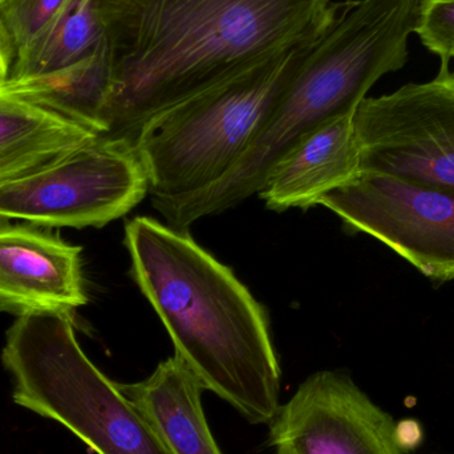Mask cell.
<instances>
[{
    "label": "cell",
    "instance_id": "1",
    "mask_svg": "<svg viewBox=\"0 0 454 454\" xmlns=\"http://www.w3.org/2000/svg\"><path fill=\"white\" fill-rule=\"evenodd\" d=\"M112 64L103 133L135 144L148 120L306 44L331 0H98Z\"/></svg>",
    "mask_w": 454,
    "mask_h": 454
},
{
    "label": "cell",
    "instance_id": "2",
    "mask_svg": "<svg viewBox=\"0 0 454 454\" xmlns=\"http://www.w3.org/2000/svg\"><path fill=\"white\" fill-rule=\"evenodd\" d=\"M124 245L130 275L175 355L246 420L271 423L280 408V367L266 309L189 230L136 217L125 225Z\"/></svg>",
    "mask_w": 454,
    "mask_h": 454
},
{
    "label": "cell",
    "instance_id": "3",
    "mask_svg": "<svg viewBox=\"0 0 454 454\" xmlns=\"http://www.w3.org/2000/svg\"><path fill=\"white\" fill-rule=\"evenodd\" d=\"M419 0H347L299 56L271 114L250 146L271 165L304 133L352 114L381 77L408 60Z\"/></svg>",
    "mask_w": 454,
    "mask_h": 454
},
{
    "label": "cell",
    "instance_id": "4",
    "mask_svg": "<svg viewBox=\"0 0 454 454\" xmlns=\"http://www.w3.org/2000/svg\"><path fill=\"white\" fill-rule=\"evenodd\" d=\"M16 404L58 421L98 454H169L140 411L82 351L72 314L29 315L5 335Z\"/></svg>",
    "mask_w": 454,
    "mask_h": 454
},
{
    "label": "cell",
    "instance_id": "5",
    "mask_svg": "<svg viewBox=\"0 0 454 454\" xmlns=\"http://www.w3.org/2000/svg\"><path fill=\"white\" fill-rule=\"evenodd\" d=\"M309 43L148 120L135 145L152 200L191 196L223 180L266 124Z\"/></svg>",
    "mask_w": 454,
    "mask_h": 454
},
{
    "label": "cell",
    "instance_id": "6",
    "mask_svg": "<svg viewBox=\"0 0 454 454\" xmlns=\"http://www.w3.org/2000/svg\"><path fill=\"white\" fill-rule=\"evenodd\" d=\"M149 193L135 144L96 136L68 156L0 184V220L43 227H104Z\"/></svg>",
    "mask_w": 454,
    "mask_h": 454
},
{
    "label": "cell",
    "instance_id": "7",
    "mask_svg": "<svg viewBox=\"0 0 454 454\" xmlns=\"http://www.w3.org/2000/svg\"><path fill=\"white\" fill-rule=\"evenodd\" d=\"M360 172L454 193V72L365 98L354 114Z\"/></svg>",
    "mask_w": 454,
    "mask_h": 454
},
{
    "label": "cell",
    "instance_id": "8",
    "mask_svg": "<svg viewBox=\"0 0 454 454\" xmlns=\"http://www.w3.org/2000/svg\"><path fill=\"white\" fill-rule=\"evenodd\" d=\"M317 207L383 242L434 282L454 279V193L360 172Z\"/></svg>",
    "mask_w": 454,
    "mask_h": 454
},
{
    "label": "cell",
    "instance_id": "9",
    "mask_svg": "<svg viewBox=\"0 0 454 454\" xmlns=\"http://www.w3.org/2000/svg\"><path fill=\"white\" fill-rule=\"evenodd\" d=\"M270 424L277 454H407L396 421L339 371L306 379Z\"/></svg>",
    "mask_w": 454,
    "mask_h": 454
},
{
    "label": "cell",
    "instance_id": "10",
    "mask_svg": "<svg viewBox=\"0 0 454 454\" xmlns=\"http://www.w3.org/2000/svg\"><path fill=\"white\" fill-rule=\"evenodd\" d=\"M87 303L80 246L48 227L0 220V312L72 314Z\"/></svg>",
    "mask_w": 454,
    "mask_h": 454
},
{
    "label": "cell",
    "instance_id": "11",
    "mask_svg": "<svg viewBox=\"0 0 454 454\" xmlns=\"http://www.w3.org/2000/svg\"><path fill=\"white\" fill-rule=\"evenodd\" d=\"M354 114L325 120L275 160L258 193L270 210L317 207L323 196L359 175Z\"/></svg>",
    "mask_w": 454,
    "mask_h": 454
},
{
    "label": "cell",
    "instance_id": "12",
    "mask_svg": "<svg viewBox=\"0 0 454 454\" xmlns=\"http://www.w3.org/2000/svg\"><path fill=\"white\" fill-rule=\"evenodd\" d=\"M140 411L169 454H223L202 408L199 379L175 355L138 383H116Z\"/></svg>",
    "mask_w": 454,
    "mask_h": 454
},
{
    "label": "cell",
    "instance_id": "13",
    "mask_svg": "<svg viewBox=\"0 0 454 454\" xmlns=\"http://www.w3.org/2000/svg\"><path fill=\"white\" fill-rule=\"evenodd\" d=\"M96 136L0 87V184L52 164Z\"/></svg>",
    "mask_w": 454,
    "mask_h": 454
},
{
    "label": "cell",
    "instance_id": "14",
    "mask_svg": "<svg viewBox=\"0 0 454 454\" xmlns=\"http://www.w3.org/2000/svg\"><path fill=\"white\" fill-rule=\"evenodd\" d=\"M111 84V56L104 40L76 63L45 74L8 79L4 87L18 98L100 136Z\"/></svg>",
    "mask_w": 454,
    "mask_h": 454
},
{
    "label": "cell",
    "instance_id": "15",
    "mask_svg": "<svg viewBox=\"0 0 454 454\" xmlns=\"http://www.w3.org/2000/svg\"><path fill=\"white\" fill-rule=\"evenodd\" d=\"M104 40L98 0H69L18 53L8 79L45 74L76 63Z\"/></svg>",
    "mask_w": 454,
    "mask_h": 454
},
{
    "label": "cell",
    "instance_id": "16",
    "mask_svg": "<svg viewBox=\"0 0 454 454\" xmlns=\"http://www.w3.org/2000/svg\"><path fill=\"white\" fill-rule=\"evenodd\" d=\"M68 2L69 0H0V34L4 37L13 60Z\"/></svg>",
    "mask_w": 454,
    "mask_h": 454
},
{
    "label": "cell",
    "instance_id": "17",
    "mask_svg": "<svg viewBox=\"0 0 454 454\" xmlns=\"http://www.w3.org/2000/svg\"><path fill=\"white\" fill-rule=\"evenodd\" d=\"M416 34L442 63L454 59V0H419Z\"/></svg>",
    "mask_w": 454,
    "mask_h": 454
},
{
    "label": "cell",
    "instance_id": "18",
    "mask_svg": "<svg viewBox=\"0 0 454 454\" xmlns=\"http://www.w3.org/2000/svg\"><path fill=\"white\" fill-rule=\"evenodd\" d=\"M13 56L5 43L4 37L0 34V87L7 82L12 68Z\"/></svg>",
    "mask_w": 454,
    "mask_h": 454
}]
</instances>
